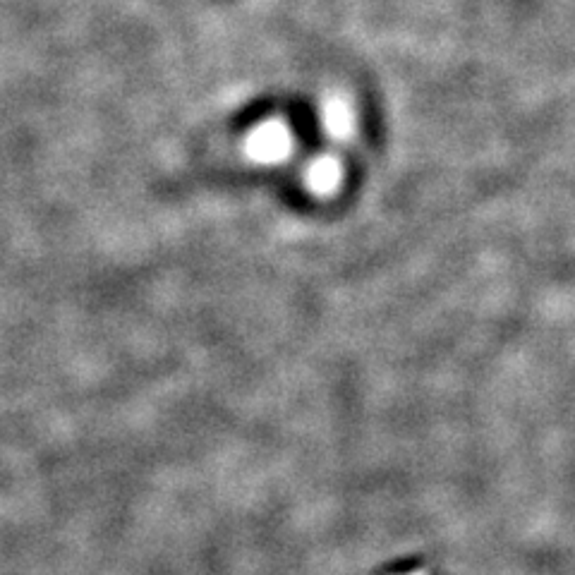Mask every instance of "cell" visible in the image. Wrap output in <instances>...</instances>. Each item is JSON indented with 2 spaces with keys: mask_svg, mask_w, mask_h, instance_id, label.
I'll use <instances>...</instances> for the list:
<instances>
[{
  "mask_svg": "<svg viewBox=\"0 0 575 575\" xmlns=\"http://www.w3.org/2000/svg\"><path fill=\"white\" fill-rule=\"evenodd\" d=\"M408 575H429L427 571H413V573H408Z\"/></svg>",
  "mask_w": 575,
  "mask_h": 575,
  "instance_id": "4",
  "label": "cell"
},
{
  "mask_svg": "<svg viewBox=\"0 0 575 575\" xmlns=\"http://www.w3.org/2000/svg\"><path fill=\"white\" fill-rule=\"evenodd\" d=\"M293 147V130L281 118L264 120L245 139V154L250 156V161L262 163V166H276V163L290 159Z\"/></svg>",
  "mask_w": 575,
  "mask_h": 575,
  "instance_id": "1",
  "label": "cell"
},
{
  "mask_svg": "<svg viewBox=\"0 0 575 575\" xmlns=\"http://www.w3.org/2000/svg\"><path fill=\"white\" fill-rule=\"evenodd\" d=\"M322 125L331 137L338 139V142H345V139L353 135L355 115L353 108H350V104L343 99V96H329V99L324 101Z\"/></svg>",
  "mask_w": 575,
  "mask_h": 575,
  "instance_id": "3",
  "label": "cell"
},
{
  "mask_svg": "<svg viewBox=\"0 0 575 575\" xmlns=\"http://www.w3.org/2000/svg\"><path fill=\"white\" fill-rule=\"evenodd\" d=\"M305 183L314 192V195H319V197L334 195V192L343 183L341 161H338L336 156H329V154L317 156V159H314L310 166H307Z\"/></svg>",
  "mask_w": 575,
  "mask_h": 575,
  "instance_id": "2",
  "label": "cell"
}]
</instances>
